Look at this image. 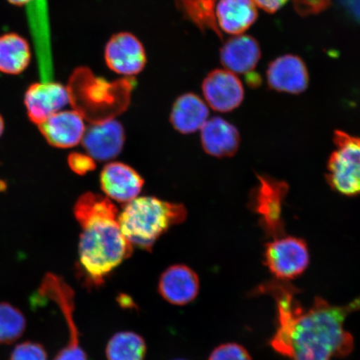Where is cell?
I'll return each instance as SVG.
<instances>
[{"label":"cell","mask_w":360,"mask_h":360,"mask_svg":"<svg viewBox=\"0 0 360 360\" xmlns=\"http://www.w3.org/2000/svg\"><path fill=\"white\" fill-rule=\"evenodd\" d=\"M259 292L271 295L277 305L278 326L270 344L290 360H332L352 352L354 340L345 328L350 313L360 309L359 299L345 306L332 305L316 297L304 309L295 299V288L285 281L264 283Z\"/></svg>","instance_id":"cell-1"},{"label":"cell","mask_w":360,"mask_h":360,"mask_svg":"<svg viewBox=\"0 0 360 360\" xmlns=\"http://www.w3.org/2000/svg\"><path fill=\"white\" fill-rule=\"evenodd\" d=\"M118 213L94 216L80 223L78 274L85 285L98 288L128 259L133 245L123 235Z\"/></svg>","instance_id":"cell-2"},{"label":"cell","mask_w":360,"mask_h":360,"mask_svg":"<svg viewBox=\"0 0 360 360\" xmlns=\"http://www.w3.org/2000/svg\"><path fill=\"white\" fill-rule=\"evenodd\" d=\"M135 84L134 78L128 77L110 82L89 68L79 67L66 87L75 110L94 124L112 120L127 109Z\"/></svg>","instance_id":"cell-3"},{"label":"cell","mask_w":360,"mask_h":360,"mask_svg":"<svg viewBox=\"0 0 360 360\" xmlns=\"http://www.w3.org/2000/svg\"><path fill=\"white\" fill-rule=\"evenodd\" d=\"M186 218L187 210L181 204L146 196L128 202L118 221L130 244L150 251L164 233Z\"/></svg>","instance_id":"cell-4"},{"label":"cell","mask_w":360,"mask_h":360,"mask_svg":"<svg viewBox=\"0 0 360 360\" xmlns=\"http://www.w3.org/2000/svg\"><path fill=\"white\" fill-rule=\"evenodd\" d=\"M327 165V182L338 193L360 196V137L336 130Z\"/></svg>","instance_id":"cell-5"},{"label":"cell","mask_w":360,"mask_h":360,"mask_svg":"<svg viewBox=\"0 0 360 360\" xmlns=\"http://www.w3.org/2000/svg\"><path fill=\"white\" fill-rule=\"evenodd\" d=\"M289 186L283 180L258 175V184L250 195L249 206L259 216L260 227L267 236L285 235L283 205Z\"/></svg>","instance_id":"cell-6"},{"label":"cell","mask_w":360,"mask_h":360,"mask_svg":"<svg viewBox=\"0 0 360 360\" xmlns=\"http://www.w3.org/2000/svg\"><path fill=\"white\" fill-rule=\"evenodd\" d=\"M264 264L276 280H295L307 269L310 256L302 238L285 235L274 238L264 250Z\"/></svg>","instance_id":"cell-7"},{"label":"cell","mask_w":360,"mask_h":360,"mask_svg":"<svg viewBox=\"0 0 360 360\" xmlns=\"http://www.w3.org/2000/svg\"><path fill=\"white\" fill-rule=\"evenodd\" d=\"M40 298L51 300L61 310L70 330L69 343L53 360H88L79 345V332L75 321V291L64 278L56 274H45L38 290Z\"/></svg>","instance_id":"cell-8"},{"label":"cell","mask_w":360,"mask_h":360,"mask_svg":"<svg viewBox=\"0 0 360 360\" xmlns=\"http://www.w3.org/2000/svg\"><path fill=\"white\" fill-rule=\"evenodd\" d=\"M105 60L112 71L133 78L145 69L147 56L145 47L136 36L120 32L112 35L108 41Z\"/></svg>","instance_id":"cell-9"},{"label":"cell","mask_w":360,"mask_h":360,"mask_svg":"<svg viewBox=\"0 0 360 360\" xmlns=\"http://www.w3.org/2000/svg\"><path fill=\"white\" fill-rule=\"evenodd\" d=\"M24 101L29 119L39 125L70 103V96L64 85L43 79L30 85Z\"/></svg>","instance_id":"cell-10"},{"label":"cell","mask_w":360,"mask_h":360,"mask_svg":"<svg viewBox=\"0 0 360 360\" xmlns=\"http://www.w3.org/2000/svg\"><path fill=\"white\" fill-rule=\"evenodd\" d=\"M202 91L208 105L218 112L237 109L244 101L245 90L240 79L226 70H214L207 75Z\"/></svg>","instance_id":"cell-11"},{"label":"cell","mask_w":360,"mask_h":360,"mask_svg":"<svg viewBox=\"0 0 360 360\" xmlns=\"http://www.w3.org/2000/svg\"><path fill=\"white\" fill-rule=\"evenodd\" d=\"M125 141L122 124L114 119L94 123L85 130L82 143L94 160L115 159L122 151Z\"/></svg>","instance_id":"cell-12"},{"label":"cell","mask_w":360,"mask_h":360,"mask_svg":"<svg viewBox=\"0 0 360 360\" xmlns=\"http://www.w3.org/2000/svg\"><path fill=\"white\" fill-rule=\"evenodd\" d=\"M266 77L270 89L291 94L304 92L309 82L307 66L295 55L282 56L270 63Z\"/></svg>","instance_id":"cell-13"},{"label":"cell","mask_w":360,"mask_h":360,"mask_svg":"<svg viewBox=\"0 0 360 360\" xmlns=\"http://www.w3.org/2000/svg\"><path fill=\"white\" fill-rule=\"evenodd\" d=\"M158 290L163 299L177 306L195 300L200 291V278L192 269L175 264L161 274Z\"/></svg>","instance_id":"cell-14"},{"label":"cell","mask_w":360,"mask_h":360,"mask_svg":"<svg viewBox=\"0 0 360 360\" xmlns=\"http://www.w3.org/2000/svg\"><path fill=\"white\" fill-rule=\"evenodd\" d=\"M101 184L103 191L110 199L128 204L138 198L145 180L130 166L112 162L102 170Z\"/></svg>","instance_id":"cell-15"},{"label":"cell","mask_w":360,"mask_h":360,"mask_svg":"<svg viewBox=\"0 0 360 360\" xmlns=\"http://www.w3.org/2000/svg\"><path fill=\"white\" fill-rule=\"evenodd\" d=\"M39 127L49 145L60 148L77 146L85 132L83 117L75 110L58 112Z\"/></svg>","instance_id":"cell-16"},{"label":"cell","mask_w":360,"mask_h":360,"mask_svg":"<svg viewBox=\"0 0 360 360\" xmlns=\"http://www.w3.org/2000/svg\"><path fill=\"white\" fill-rule=\"evenodd\" d=\"M220 61L229 71L250 74L261 58L257 40L250 35H238L227 40L220 49Z\"/></svg>","instance_id":"cell-17"},{"label":"cell","mask_w":360,"mask_h":360,"mask_svg":"<svg viewBox=\"0 0 360 360\" xmlns=\"http://www.w3.org/2000/svg\"><path fill=\"white\" fill-rule=\"evenodd\" d=\"M201 143L207 154L231 157L240 147V135L235 125L220 117L207 120L201 128Z\"/></svg>","instance_id":"cell-18"},{"label":"cell","mask_w":360,"mask_h":360,"mask_svg":"<svg viewBox=\"0 0 360 360\" xmlns=\"http://www.w3.org/2000/svg\"><path fill=\"white\" fill-rule=\"evenodd\" d=\"M215 15L222 34L240 35L255 24L258 11L254 0H218Z\"/></svg>","instance_id":"cell-19"},{"label":"cell","mask_w":360,"mask_h":360,"mask_svg":"<svg viewBox=\"0 0 360 360\" xmlns=\"http://www.w3.org/2000/svg\"><path fill=\"white\" fill-rule=\"evenodd\" d=\"M209 112L208 106L197 94H184L174 103L170 122L179 133L193 134L207 122Z\"/></svg>","instance_id":"cell-20"},{"label":"cell","mask_w":360,"mask_h":360,"mask_svg":"<svg viewBox=\"0 0 360 360\" xmlns=\"http://www.w3.org/2000/svg\"><path fill=\"white\" fill-rule=\"evenodd\" d=\"M32 60L30 44L17 33L0 34V73L19 75L28 69Z\"/></svg>","instance_id":"cell-21"},{"label":"cell","mask_w":360,"mask_h":360,"mask_svg":"<svg viewBox=\"0 0 360 360\" xmlns=\"http://www.w3.org/2000/svg\"><path fill=\"white\" fill-rule=\"evenodd\" d=\"M218 0H175L179 11L188 21L205 32L213 31L218 37L223 39L216 20L215 8Z\"/></svg>","instance_id":"cell-22"},{"label":"cell","mask_w":360,"mask_h":360,"mask_svg":"<svg viewBox=\"0 0 360 360\" xmlns=\"http://www.w3.org/2000/svg\"><path fill=\"white\" fill-rule=\"evenodd\" d=\"M146 354L145 340L134 332L118 333L107 345L108 360H143Z\"/></svg>","instance_id":"cell-23"},{"label":"cell","mask_w":360,"mask_h":360,"mask_svg":"<svg viewBox=\"0 0 360 360\" xmlns=\"http://www.w3.org/2000/svg\"><path fill=\"white\" fill-rule=\"evenodd\" d=\"M25 330L24 314L11 304L0 303V344H13L24 335Z\"/></svg>","instance_id":"cell-24"},{"label":"cell","mask_w":360,"mask_h":360,"mask_svg":"<svg viewBox=\"0 0 360 360\" xmlns=\"http://www.w3.org/2000/svg\"><path fill=\"white\" fill-rule=\"evenodd\" d=\"M11 360H48V355L42 345L26 341L13 349Z\"/></svg>","instance_id":"cell-25"},{"label":"cell","mask_w":360,"mask_h":360,"mask_svg":"<svg viewBox=\"0 0 360 360\" xmlns=\"http://www.w3.org/2000/svg\"><path fill=\"white\" fill-rule=\"evenodd\" d=\"M209 360H252V358L248 350L242 345L228 343L214 349Z\"/></svg>","instance_id":"cell-26"},{"label":"cell","mask_w":360,"mask_h":360,"mask_svg":"<svg viewBox=\"0 0 360 360\" xmlns=\"http://www.w3.org/2000/svg\"><path fill=\"white\" fill-rule=\"evenodd\" d=\"M332 0H292L294 8L299 15L308 17L319 15L331 6Z\"/></svg>","instance_id":"cell-27"},{"label":"cell","mask_w":360,"mask_h":360,"mask_svg":"<svg viewBox=\"0 0 360 360\" xmlns=\"http://www.w3.org/2000/svg\"><path fill=\"white\" fill-rule=\"evenodd\" d=\"M68 164L75 174L84 175L96 167V162L91 156L80 153H72L68 157Z\"/></svg>","instance_id":"cell-28"},{"label":"cell","mask_w":360,"mask_h":360,"mask_svg":"<svg viewBox=\"0 0 360 360\" xmlns=\"http://www.w3.org/2000/svg\"><path fill=\"white\" fill-rule=\"evenodd\" d=\"M338 4L351 20L360 25V0H338Z\"/></svg>","instance_id":"cell-29"},{"label":"cell","mask_w":360,"mask_h":360,"mask_svg":"<svg viewBox=\"0 0 360 360\" xmlns=\"http://www.w3.org/2000/svg\"><path fill=\"white\" fill-rule=\"evenodd\" d=\"M289 0H254L256 6L269 13H274L285 6Z\"/></svg>","instance_id":"cell-30"},{"label":"cell","mask_w":360,"mask_h":360,"mask_svg":"<svg viewBox=\"0 0 360 360\" xmlns=\"http://www.w3.org/2000/svg\"><path fill=\"white\" fill-rule=\"evenodd\" d=\"M248 75H248V77H246V79H247L248 84H250V86L253 87V88L258 87L261 82V79H260L259 76L256 73H254V74L250 73Z\"/></svg>","instance_id":"cell-31"},{"label":"cell","mask_w":360,"mask_h":360,"mask_svg":"<svg viewBox=\"0 0 360 360\" xmlns=\"http://www.w3.org/2000/svg\"><path fill=\"white\" fill-rule=\"evenodd\" d=\"M6 1L12 4V6L22 7L29 6V4L34 3L35 0H6Z\"/></svg>","instance_id":"cell-32"},{"label":"cell","mask_w":360,"mask_h":360,"mask_svg":"<svg viewBox=\"0 0 360 360\" xmlns=\"http://www.w3.org/2000/svg\"><path fill=\"white\" fill-rule=\"evenodd\" d=\"M4 129V120L2 118L1 115H0V136H1Z\"/></svg>","instance_id":"cell-33"},{"label":"cell","mask_w":360,"mask_h":360,"mask_svg":"<svg viewBox=\"0 0 360 360\" xmlns=\"http://www.w3.org/2000/svg\"><path fill=\"white\" fill-rule=\"evenodd\" d=\"M178 360H182V359H178Z\"/></svg>","instance_id":"cell-34"}]
</instances>
